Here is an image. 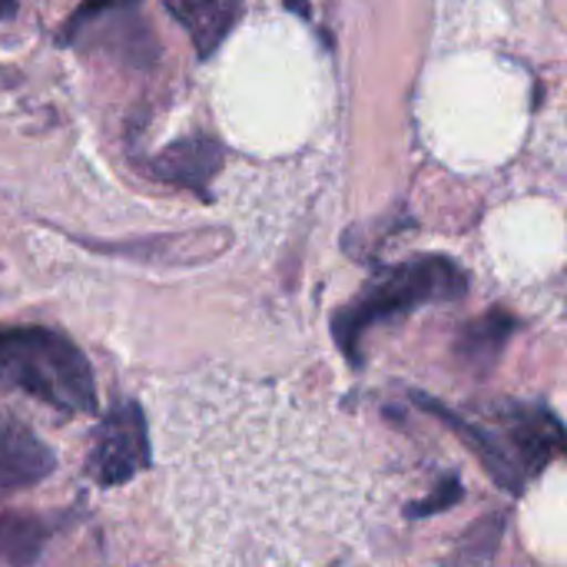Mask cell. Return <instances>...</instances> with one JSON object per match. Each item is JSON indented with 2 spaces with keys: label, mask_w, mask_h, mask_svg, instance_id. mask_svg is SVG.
Instances as JSON below:
<instances>
[{
  "label": "cell",
  "mask_w": 567,
  "mask_h": 567,
  "mask_svg": "<svg viewBox=\"0 0 567 567\" xmlns=\"http://www.w3.org/2000/svg\"><path fill=\"white\" fill-rule=\"evenodd\" d=\"M468 289L465 272L449 256H412L392 269H385L375 282L365 286L349 306L332 316V339L349 359L352 369L362 365L365 336L392 319L412 316L425 306H445L462 299Z\"/></svg>",
  "instance_id": "obj_1"
},
{
  "label": "cell",
  "mask_w": 567,
  "mask_h": 567,
  "mask_svg": "<svg viewBox=\"0 0 567 567\" xmlns=\"http://www.w3.org/2000/svg\"><path fill=\"white\" fill-rule=\"evenodd\" d=\"M0 385L63 412L93 415L96 382L86 355L56 329L10 326L0 329Z\"/></svg>",
  "instance_id": "obj_2"
},
{
  "label": "cell",
  "mask_w": 567,
  "mask_h": 567,
  "mask_svg": "<svg viewBox=\"0 0 567 567\" xmlns=\"http://www.w3.org/2000/svg\"><path fill=\"white\" fill-rule=\"evenodd\" d=\"M146 465H150V435H146L143 409L123 399L103 415L96 429V442L90 452V475L96 485L116 488L133 482Z\"/></svg>",
  "instance_id": "obj_3"
},
{
  "label": "cell",
  "mask_w": 567,
  "mask_h": 567,
  "mask_svg": "<svg viewBox=\"0 0 567 567\" xmlns=\"http://www.w3.org/2000/svg\"><path fill=\"white\" fill-rule=\"evenodd\" d=\"M223 169V146L209 136H186L163 146L156 156L146 159V173L159 183L199 193L209 199V183Z\"/></svg>",
  "instance_id": "obj_4"
},
{
  "label": "cell",
  "mask_w": 567,
  "mask_h": 567,
  "mask_svg": "<svg viewBox=\"0 0 567 567\" xmlns=\"http://www.w3.org/2000/svg\"><path fill=\"white\" fill-rule=\"evenodd\" d=\"M56 468L53 452L13 415L0 412V495L23 492Z\"/></svg>",
  "instance_id": "obj_5"
},
{
  "label": "cell",
  "mask_w": 567,
  "mask_h": 567,
  "mask_svg": "<svg viewBox=\"0 0 567 567\" xmlns=\"http://www.w3.org/2000/svg\"><path fill=\"white\" fill-rule=\"evenodd\" d=\"M166 10L186 27L199 56H209L233 30L243 0H163Z\"/></svg>",
  "instance_id": "obj_6"
},
{
  "label": "cell",
  "mask_w": 567,
  "mask_h": 567,
  "mask_svg": "<svg viewBox=\"0 0 567 567\" xmlns=\"http://www.w3.org/2000/svg\"><path fill=\"white\" fill-rule=\"evenodd\" d=\"M515 316L505 312V309H492L485 316H478L475 322H468L462 329V339H458V355L465 365H475L478 372H488L498 355L505 352L512 332H515Z\"/></svg>",
  "instance_id": "obj_7"
},
{
  "label": "cell",
  "mask_w": 567,
  "mask_h": 567,
  "mask_svg": "<svg viewBox=\"0 0 567 567\" xmlns=\"http://www.w3.org/2000/svg\"><path fill=\"white\" fill-rule=\"evenodd\" d=\"M136 7L140 0H83L63 23L60 37L66 43H83L96 33L113 30V23L116 30H136Z\"/></svg>",
  "instance_id": "obj_8"
},
{
  "label": "cell",
  "mask_w": 567,
  "mask_h": 567,
  "mask_svg": "<svg viewBox=\"0 0 567 567\" xmlns=\"http://www.w3.org/2000/svg\"><path fill=\"white\" fill-rule=\"evenodd\" d=\"M53 525L40 515H3L0 512V561L10 567H30L47 538H50Z\"/></svg>",
  "instance_id": "obj_9"
},
{
  "label": "cell",
  "mask_w": 567,
  "mask_h": 567,
  "mask_svg": "<svg viewBox=\"0 0 567 567\" xmlns=\"http://www.w3.org/2000/svg\"><path fill=\"white\" fill-rule=\"evenodd\" d=\"M502 538H505V515L502 512L482 515L458 538V545L449 558V567H492L498 548H502Z\"/></svg>",
  "instance_id": "obj_10"
},
{
  "label": "cell",
  "mask_w": 567,
  "mask_h": 567,
  "mask_svg": "<svg viewBox=\"0 0 567 567\" xmlns=\"http://www.w3.org/2000/svg\"><path fill=\"white\" fill-rule=\"evenodd\" d=\"M462 495H465L462 482H458L455 475H445V482H442L429 498L409 505V518H432V515H442V512H449L452 505H458Z\"/></svg>",
  "instance_id": "obj_11"
},
{
  "label": "cell",
  "mask_w": 567,
  "mask_h": 567,
  "mask_svg": "<svg viewBox=\"0 0 567 567\" xmlns=\"http://www.w3.org/2000/svg\"><path fill=\"white\" fill-rule=\"evenodd\" d=\"M17 13V0H0V23Z\"/></svg>",
  "instance_id": "obj_12"
},
{
  "label": "cell",
  "mask_w": 567,
  "mask_h": 567,
  "mask_svg": "<svg viewBox=\"0 0 567 567\" xmlns=\"http://www.w3.org/2000/svg\"><path fill=\"white\" fill-rule=\"evenodd\" d=\"M286 7H289L292 13H309V0H286Z\"/></svg>",
  "instance_id": "obj_13"
}]
</instances>
